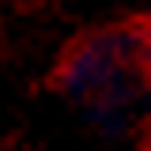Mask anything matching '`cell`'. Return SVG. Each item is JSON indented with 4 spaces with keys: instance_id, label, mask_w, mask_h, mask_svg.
<instances>
[{
    "instance_id": "obj_1",
    "label": "cell",
    "mask_w": 151,
    "mask_h": 151,
    "mask_svg": "<svg viewBox=\"0 0 151 151\" xmlns=\"http://www.w3.org/2000/svg\"><path fill=\"white\" fill-rule=\"evenodd\" d=\"M53 83L102 136L129 132V113L147 87L144 23H113L83 34L64 49Z\"/></svg>"
}]
</instances>
